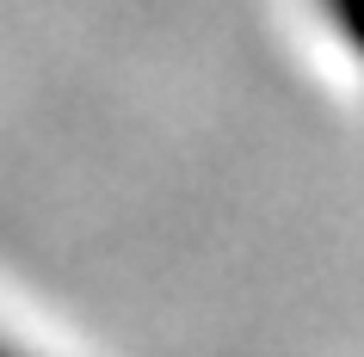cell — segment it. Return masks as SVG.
Listing matches in <instances>:
<instances>
[{
	"mask_svg": "<svg viewBox=\"0 0 364 357\" xmlns=\"http://www.w3.org/2000/svg\"><path fill=\"white\" fill-rule=\"evenodd\" d=\"M327 13H333V25L346 31V43L364 56V0H327Z\"/></svg>",
	"mask_w": 364,
	"mask_h": 357,
	"instance_id": "6da1fadb",
	"label": "cell"
},
{
	"mask_svg": "<svg viewBox=\"0 0 364 357\" xmlns=\"http://www.w3.org/2000/svg\"><path fill=\"white\" fill-rule=\"evenodd\" d=\"M0 357H31V351H19V345H6V339H0Z\"/></svg>",
	"mask_w": 364,
	"mask_h": 357,
	"instance_id": "7a4b0ae2",
	"label": "cell"
}]
</instances>
